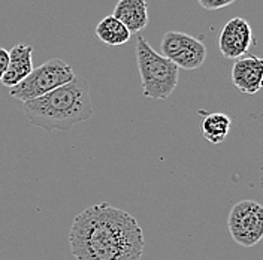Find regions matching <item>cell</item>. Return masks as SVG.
Returning <instances> with one entry per match:
<instances>
[{"mask_svg":"<svg viewBox=\"0 0 263 260\" xmlns=\"http://www.w3.org/2000/svg\"><path fill=\"white\" fill-rule=\"evenodd\" d=\"M232 120L224 113H211L203 117L200 123L202 136L211 144H221L230 132Z\"/></svg>","mask_w":263,"mask_h":260,"instance_id":"7c38bea8","label":"cell"},{"mask_svg":"<svg viewBox=\"0 0 263 260\" xmlns=\"http://www.w3.org/2000/svg\"><path fill=\"white\" fill-rule=\"evenodd\" d=\"M8 66H9V51L5 48H0V80L5 75Z\"/></svg>","mask_w":263,"mask_h":260,"instance_id":"5bb4252c","label":"cell"},{"mask_svg":"<svg viewBox=\"0 0 263 260\" xmlns=\"http://www.w3.org/2000/svg\"><path fill=\"white\" fill-rule=\"evenodd\" d=\"M75 77L73 69L65 60L51 59L37 67H33L32 72L23 81L9 90V96L26 103L65 85Z\"/></svg>","mask_w":263,"mask_h":260,"instance_id":"277c9868","label":"cell"},{"mask_svg":"<svg viewBox=\"0 0 263 260\" xmlns=\"http://www.w3.org/2000/svg\"><path fill=\"white\" fill-rule=\"evenodd\" d=\"M136 63L142 84V95L153 100H166L180 81V69L162 54L156 52L144 38L136 42Z\"/></svg>","mask_w":263,"mask_h":260,"instance_id":"3957f363","label":"cell"},{"mask_svg":"<svg viewBox=\"0 0 263 260\" xmlns=\"http://www.w3.org/2000/svg\"><path fill=\"white\" fill-rule=\"evenodd\" d=\"M29 123L47 132H69L95 113L88 81L75 77L70 82L37 99L23 103Z\"/></svg>","mask_w":263,"mask_h":260,"instance_id":"7a4b0ae2","label":"cell"},{"mask_svg":"<svg viewBox=\"0 0 263 260\" xmlns=\"http://www.w3.org/2000/svg\"><path fill=\"white\" fill-rule=\"evenodd\" d=\"M232 82L244 95H256L263 84V60L257 55H247L235 60Z\"/></svg>","mask_w":263,"mask_h":260,"instance_id":"ba28073f","label":"cell"},{"mask_svg":"<svg viewBox=\"0 0 263 260\" xmlns=\"http://www.w3.org/2000/svg\"><path fill=\"white\" fill-rule=\"evenodd\" d=\"M160 51L162 55L178 66V69L185 70L199 69L206 59L205 44L187 33H164L160 42Z\"/></svg>","mask_w":263,"mask_h":260,"instance_id":"8992f818","label":"cell"},{"mask_svg":"<svg viewBox=\"0 0 263 260\" xmlns=\"http://www.w3.org/2000/svg\"><path fill=\"white\" fill-rule=\"evenodd\" d=\"M254 44V36L251 26L246 18L235 16L229 20L221 29L218 38V48L224 59L238 60L246 55L248 49Z\"/></svg>","mask_w":263,"mask_h":260,"instance_id":"52a82bcc","label":"cell"},{"mask_svg":"<svg viewBox=\"0 0 263 260\" xmlns=\"http://www.w3.org/2000/svg\"><path fill=\"white\" fill-rule=\"evenodd\" d=\"M235 0H197V3L206 11H217L232 5Z\"/></svg>","mask_w":263,"mask_h":260,"instance_id":"4fadbf2b","label":"cell"},{"mask_svg":"<svg viewBox=\"0 0 263 260\" xmlns=\"http://www.w3.org/2000/svg\"><path fill=\"white\" fill-rule=\"evenodd\" d=\"M228 230L241 247H254L263 238V207L256 200L235 203L228 215Z\"/></svg>","mask_w":263,"mask_h":260,"instance_id":"5b68a950","label":"cell"},{"mask_svg":"<svg viewBox=\"0 0 263 260\" xmlns=\"http://www.w3.org/2000/svg\"><path fill=\"white\" fill-rule=\"evenodd\" d=\"M112 16L129 32L139 33L148 26V5L145 0H118Z\"/></svg>","mask_w":263,"mask_h":260,"instance_id":"30bf717a","label":"cell"},{"mask_svg":"<svg viewBox=\"0 0 263 260\" xmlns=\"http://www.w3.org/2000/svg\"><path fill=\"white\" fill-rule=\"evenodd\" d=\"M96 36L100 42L109 47H118L124 45L130 41V32L112 15L105 16L100 20L96 26Z\"/></svg>","mask_w":263,"mask_h":260,"instance_id":"8fae6325","label":"cell"},{"mask_svg":"<svg viewBox=\"0 0 263 260\" xmlns=\"http://www.w3.org/2000/svg\"><path fill=\"white\" fill-rule=\"evenodd\" d=\"M33 48L30 45L18 44L9 51V66L0 82L9 90L18 85L33 70Z\"/></svg>","mask_w":263,"mask_h":260,"instance_id":"9c48e42d","label":"cell"},{"mask_svg":"<svg viewBox=\"0 0 263 260\" xmlns=\"http://www.w3.org/2000/svg\"><path fill=\"white\" fill-rule=\"evenodd\" d=\"M69 247L77 260H141L145 238L132 214L103 202L73 218Z\"/></svg>","mask_w":263,"mask_h":260,"instance_id":"6da1fadb","label":"cell"}]
</instances>
